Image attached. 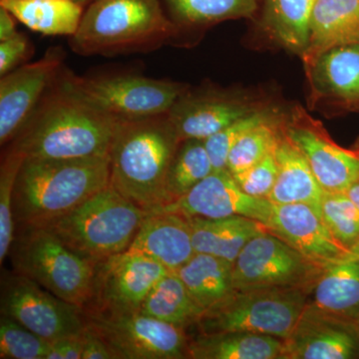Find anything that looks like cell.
<instances>
[{"mask_svg": "<svg viewBox=\"0 0 359 359\" xmlns=\"http://www.w3.org/2000/svg\"><path fill=\"white\" fill-rule=\"evenodd\" d=\"M148 214L109 184L72 211L36 226L97 263L128 250Z\"/></svg>", "mask_w": 359, "mask_h": 359, "instance_id": "cell-5", "label": "cell"}, {"mask_svg": "<svg viewBox=\"0 0 359 359\" xmlns=\"http://www.w3.org/2000/svg\"><path fill=\"white\" fill-rule=\"evenodd\" d=\"M359 43V0H316L311 20L308 51L311 65L325 51Z\"/></svg>", "mask_w": 359, "mask_h": 359, "instance_id": "cell-22", "label": "cell"}, {"mask_svg": "<svg viewBox=\"0 0 359 359\" xmlns=\"http://www.w3.org/2000/svg\"><path fill=\"white\" fill-rule=\"evenodd\" d=\"M109 184V157L25 158L14 187L15 226L63 216Z\"/></svg>", "mask_w": 359, "mask_h": 359, "instance_id": "cell-3", "label": "cell"}, {"mask_svg": "<svg viewBox=\"0 0 359 359\" xmlns=\"http://www.w3.org/2000/svg\"><path fill=\"white\" fill-rule=\"evenodd\" d=\"M121 121L71 91L58 74L8 148L25 158L109 157Z\"/></svg>", "mask_w": 359, "mask_h": 359, "instance_id": "cell-1", "label": "cell"}, {"mask_svg": "<svg viewBox=\"0 0 359 359\" xmlns=\"http://www.w3.org/2000/svg\"><path fill=\"white\" fill-rule=\"evenodd\" d=\"M271 115L266 111H255L250 114L241 118L229 126L224 127L221 131L212 135L209 138L205 139V146L211 158L214 171H224L226 169L229 154L231 148L237 143L238 139L257 125L261 124Z\"/></svg>", "mask_w": 359, "mask_h": 359, "instance_id": "cell-36", "label": "cell"}, {"mask_svg": "<svg viewBox=\"0 0 359 359\" xmlns=\"http://www.w3.org/2000/svg\"><path fill=\"white\" fill-rule=\"evenodd\" d=\"M316 0H264V25L287 50L306 55Z\"/></svg>", "mask_w": 359, "mask_h": 359, "instance_id": "cell-27", "label": "cell"}, {"mask_svg": "<svg viewBox=\"0 0 359 359\" xmlns=\"http://www.w3.org/2000/svg\"><path fill=\"white\" fill-rule=\"evenodd\" d=\"M52 342L42 339L25 325L1 314L0 358L47 359Z\"/></svg>", "mask_w": 359, "mask_h": 359, "instance_id": "cell-35", "label": "cell"}, {"mask_svg": "<svg viewBox=\"0 0 359 359\" xmlns=\"http://www.w3.org/2000/svg\"><path fill=\"white\" fill-rule=\"evenodd\" d=\"M169 271L151 257L130 250L97 262L91 297L83 311H139L149 292Z\"/></svg>", "mask_w": 359, "mask_h": 359, "instance_id": "cell-12", "label": "cell"}, {"mask_svg": "<svg viewBox=\"0 0 359 359\" xmlns=\"http://www.w3.org/2000/svg\"><path fill=\"white\" fill-rule=\"evenodd\" d=\"M283 129L325 192L344 193L359 178L358 156L337 145L325 127L304 111L297 109Z\"/></svg>", "mask_w": 359, "mask_h": 359, "instance_id": "cell-14", "label": "cell"}, {"mask_svg": "<svg viewBox=\"0 0 359 359\" xmlns=\"http://www.w3.org/2000/svg\"><path fill=\"white\" fill-rule=\"evenodd\" d=\"M188 219L195 252L221 257L231 263L252 238L266 230L264 224L243 216Z\"/></svg>", "mask_w": 359, "mask_h": 359, "instance_id": "cell-23", "label": "cell"}, {"mask_svg": "<svg viewBox=\"0 0 359 359\" xmlns=\"http://www.w3.org/2000/svg\"><path fill=\"white\" fill-rule=\"evenodd\" d=\"M82 337H83L82 359H117L108 344L88 325L85 328Z\"/></svg>", "mask_w": 359, "mask_h": 359, "instance_id": "cell-39", "label": "cell"}, {"mask_svg": "<svg viewBox=\"0 0 359 359\" xmlns=\"http://www.w3.org/2000/svg\"><path fill=\"white\" fill-rule=\"evenodd\" d=\"M62 83L98 109L119 120L140 119L169 112L188 85L135 74L78 76L63 66Z\"/></svg>", "mask_w": 359, "mask_h": 359, "instance_id": "cell-8", "label": "cell"}, {"mask_svg": "<svg viewBox=\"0 0 359 359\" xmlns=\"http://www.w3.org/2000/svg\"><path fill=\"white\" fill-rule=\"evenodd\" d=\"M128 250L178 271L196 254L189 219L173 212H149Z\"/></svg>", "mask_w": 359, "mask_h": 359, "instance_id": "cell-19", "label": "cell"}, {"mask_svg": "<svg viewBox=\"0 0 359 359\" xmlns=\"http://www.w3.org/2000/svg\"><path fill=\"white\" fill-rule=\"evenodd\" d=\"M311 289L235 290L201 316L199 334L245 332L289 339L306 311Z\"/></svg>", "mask_w": 359, "mask_h": 359, "instance_id": "cell-7", "label": "cell"}, {"mask_svg": "<svg viewBox=\"0 0 359 359\" xmlns=\"http://www.w3.org/2000/svg\"><path fill=\"white\" fill-rule=\"evenodd\" d=\"M283 125L273 117L245 132L231 148L226 169L231 175L254 166L275 150Z\"/></svg>", "mask_w": 359, "mask_h": 359, "instance_id": "cell-32", "label": "cell"}, {"mask_svg": "<svg viewBox=\"0 0 359 359\" xmlns=\"http://www.w3.org/2000/svg\"><path fill=\"white\" fill-rule=\"evenodd\" d=\"M0 6L26 27L43 35H67L77 32L83 6L75 0H0Z\"/></svg>", "mask_w": 359, "mask_h": 359, "instance_id": "cell-26", "label": "cell"}, {"mask_svg": "<svg viewBox=\"0 0 359 359\" xmlns=\"http://www.w3.org/2000/svg\"><path fill=\"white\" fill-rule=\"evenodd\" d=\"M75 1L84 6H86V4H90L91 2L95 1V0H75Z\"/></svg>", "mask_w": 359, "mask_h": 359, "instance_id": "cell-44", "label": "cell"}, {"mask_svg": "<svg viewBox=\"0 0 359 359\" xmlns=\"http://www.w3.org/2000/svg\"><path fill=\"white\" fill-rule=\"evenodd\" d=\"M0 292V313L48 341L77 337L87 327L83 309L14 271L2 273Z\"/></svg>", "mask_w": 359, "mask_h": 359, "instance_id": "cell-10", "label": "cell"}, {"mask_svg": "<svg viewBox=\"0 0 359 359\" xmlns=\"http://www.w3.org/2000/svg\"><path fill=\"white\" fill-rule=\"evenodd\" d=\"M177 26H204L235 18H252L257 0H166Z\"/></svg>", "mask_w": 359, "mask_h": 359, "instance_id": "cell-30", "label": "cell"}, {"mask_svg": "<svg viewBox=\"0 0 359 359\" xmlns=\"http://www.w3.org/2000/svg\"><path fill=\"white\" fill-rule=\"evenodd\" d=\"M354 332H355L356 339H358L359 344V320L358 321V323H356L355 327H354Z\"/></svg>", "mask_w": 359, "mask_h": 359, "instance_id": "cell-45", "label": "cell"}, {"mask_svg": "<svg viewBox=\"0 0 359 359\" xmlns=\"http://www.w3.org/2000/svg\"><path fill=\"white\" fill-rule=\"evenodd\" d=\"M273 205L269 200L257 199L245 194L233 175L224 170L212 172L192 190L157 211L177 212L186 218L243 216L266 226L271 218Z\"/></svg>", "mask_w": 359, "mask_h": 359, "instance_id": "cell-15", "label": "cell"}, {"mask_svg": "<svg viewBox=\"0 0 359 359\" xmlns=\"http://www.w3.org/2000/svg\"><path fill=\"white\" fill-rule=\"evenodd\" d=\"M139 311L185 330L196 327L205 313L194 301L185 283L175 271H169L156 283Z\"/></svg>", "mask_w": 359, "mask_h": 359, "instance_id": "cell-28", "label": "cell"}, {"mask_svg": "<svg viewBox=\"0 0 359 359\" xmlns=\"http://www.w3.org/2000/svg\"><path fill=\"white\" fill-rule=\"evenodd\" d=\"M304 314L354 330L359 320V259L325 266L309 290Z\"/></svg>", "mask_w": 359, "mask_h": 359, "instance_id": "cell-18", "label": "cell"}, {"mask_svg": "<svg viewBox=\"0 0 359 359\" xmlns=\"http://www.w3.org/2000/svg\"><path fill=\"white\" fill-rule=\"evenodd\" d=\"M344 259H359V240L351 249L347 250ZM344 259H342V261H344Z\"/></svg>", "mask_w": 359, "mask_h": 359, "instance_id": "cell-43", "label": "cell"}, {"mask_svg": "<svg viewBox=\"0 0 359 359\" xmlns=\"http://www.w3.org/2000/svg\"><path fill=\"white\" fill-rule=\"evenodd\" d=\"M283 342L282 359H349L359 351L353 328L306 314Z\"/></svg>", "mask_w": 359, "mask_h": 359, "instance_id": "cell-20", "label": "cell"}, {"mask_svg": "<svg viewBox=\"0 0 359 359\" xmlns=\"http://www.w3.org/2000/svg\"><path fill=\"white\" fill-rule=\"evenodd\" d=\"M276 175L278 163L273 150L254 166L233 177L238 187L250 197L268 200L275 186Z\"/></svg>", "mask_w": 359, "mask_h": 359, "instance_id": "cell-37", "label": "cell"}, {"mask_svg": "<svg viewBox=\"0 0 359 359\" xmlns=\"http://www.w3.org/2000/svg\"><path fill=\"white\" fill-rule=\"evenodd\" d=\"M353 152L355 153V154L358 155L359 157V147L358 149H356L355 151H353Z\"/></svg>", "mask_w": 359, "mask_h": 359, "instance_id": "cell-46", "label": "cell"}, {"mask_svg": "<svg viewBox=\"0 0 359 359\" xmlns=\"http://www.w3.org/2000/svg\"><path fill=\"white\" fill-rule=\"evenodd\" d=\"M266 228L321 268L342 261L347 252L309 205H273Z\"/></svg>", "mask_w": 359, "mask_h": 359, "instance_id": "cell-16", "label": "cell"}, {"mask_svg": "<svg viewBox=\"0 0 359 359\" xmlns=\"http://www.w3.org/2000/svg\"><path fill=\"white\" fill-rule=\"evenodd\" d=\"M278 175L268 200L273 205L306 204L320 212L325 191L308 161L282 130L275 149Z\"/></svg>", "mask_w": 359, "mask_h": 359, "instance_id": "cell-21", "label": "cell"}, {"mask_svg": "<svg viewBox=\"0 0 359 359\" xmlns=\"http://www.w3.org/2000/svg\"><path fill=\"white\" fill-rule=\"evenodd\" d=\"M244 100L216 90H187L168 112L180 140H205L241 118L255 112Z\"/></svg>", "mask_w": 359, "mask_h": 359, "instance_id": "cell-17", "label": "cell"}, {"mask_svg": "<svg viewBox=\"0 0 359 359\" xmlns=\"http://www.w3.org/2000/svg\"><path fill=\"white\" fill-rule=\"evenodd\" d=\"M309 67L325 93L342 100L359 99V43L330 49Z\"/></svg>", "mask_w": 359, "mask_h": 359, "instance_id": "cell-29", "label": "cell"}, {"mask_svg": "<svg viewBox=\"0 0 359 359\" xmlns=\"http://www.w3.org/2000/svg\"><path fill=\"white\" fill-rule=\"evenodd\" d=\"M283 339L245 332L199 334L190 339L188 358L282 359Z\"/></svg>", "mask_w": 359, "mask_h": 359, "instance_id": "cell-24", "label": "cell"}, {"mask_svg": "<svg viewBox=\"0 0 359 359\" xmlns=\"http://www.w3.org/2000/svg\"><path fill=\"white\" fill-rule=\"evenodd\" d=\"M82 335L83 334L52 342L47 359H82V353H83Z\"/></svg>", "mask_w": 359, "mask_h": 359, "instance_id": "cell-40", "label": "cell"}, {"mask_svg": "<svg viewBox=\"0 0 359 359\" xmlns=\"http://www.w3.org/2000/svg\"><path fill=\"white\" fill-rule=\"evenodd\" d=\"M323 269L266 229L233 262V289L311 290Z\"/></svg>", "mask_w": 359, "mask_h": 359, "instance_id": "cell-11", "label": "cell"}, {"mask_svg": "<svg viewBox=\"0 0 359 359\" xmlns=\"http://www.w3.org/2000/svg\"><path fill=\"white\" fill-rule=\"evenodd\" d=\"M212 172L214 167L205 142L198 139L182 141L168 172L167 192L170 204L192 190Z\"/></svg>", "mask_w": 359, "mask_h": 359, "instance_id": "cell-31", "label": "cell"}, {"mask_svg": "<svg viewBox=\"0 0 359 359\" xmlns=\"http://www.w3.org/2000/svg\"><path fill=\"white\" fill-rule=\"evenodd\" d=\"M320 215L335 240L346 250L359 240V209L346 193H327Z\"/></svg>", "mask_w": 359, "mask_h": 359, "instance_id": "cell-34", "label": "cell"}, {"mask_svg": "<svg viewBox=\"0 0 359 359\" xmlns=\"http://www.w3.org/2000/svg\"><path fill=\"white\" fill-rule=\"evenodd\" d=\"M25 156L7 148L0 165V263L8 257L15 233L13 200L14 187Z\"/></svg>", "mask_w": 359, "mask_h": 359, "instance_id": "cell-33", "label": "cell"}, {"mask_svg": "<svg viewBox=\"0 0 359 359\" xmlns=\"http://www.w3.org/2000/svg\"><path fill=\"white\" fill-rule=\"evenodd\" d=\"M8 257L13 271L59 299L84 309L91 297L95 264L42 226H16Z\"/></svg>", "mask_w": 359, "mask_h": 359, "instance_id": "cell-6", "label": "cell"}, {"mask_svg": "<svg viewBox=\"0 0 359 359\" xmlns=\"http://www.w3.org/2000/svg\"><path fill=\"white\" fill-rule=\"evenodd\" d=\"M180 143L168 113L122 120L109 153L110 185L148 212L170 204L168 172Z\"/></svg>", "mask_w": 359, "mask_h": 359, "instance_id": "cell-2", "label": "cell"}, {"mask_svg": "<svg viewBox=\"0 0 359 359\" xmlns=\"http://www.w3.org/2000/svg\"><path fill=\"white\" fill-rule=\"evenodd\" d=\"M32 52V44L23 33L18 32L11 39L0 41V76L18 68L29 59Z\"/></svg>", "mask_w": 359, "mask_h": 359, "instance_id": "cell-38", "label": "cell"}, {"mask_svg": "<svg viewBox=\"0 0 359 359\" xmlns=\"http://www.w3.org/2000/svg\"><path fill=\"white\" fill-rule=\"evenodd\" d=\"M344 193L359 209V178Z\"/></svg>", "mask_w": 359, "mask_h": 359, "instance_id": "cell-42", "label": "cell"}, {"mask_svg": "<svg viewBox=\"0 0 359 359\" xmlns=\"http://www.w3.org/2000/svg\"><path fill=\"white\" fill-rule=\"evenodd\" d=\"M14 20L15 18L13 14L0 6V41H4L18 34Z\"/></svg>", "mask_w": 359, "mask_h": 359, "instance_id": "cell-41", "label": "cell"}, {"mask_svg": "<svg viewBox=\"0 0 359 359\" xmlns=\"http://www.w3.org/2000/svg\"><path fill=\"white\" fill-rule=\"evenodd\" d=\"M65 53L59 47L43 57L7 73L0 80V144L15 138L26 120L39 105L45 92L62 69Z\"/></svg>", "mask_w": 359, "mask_h": 359, "instance_id": "cell-13", "label": "cell"}, {"mask_svg": "<svg viewBox=\"0 0 359 359\" xmlns=\"http://www.w3.org/2000/svg\"><path fill=\"white\" fill-rule=\"evenodd\" d=\"M233 264L211 255L196 252L178 271L194 301L209 311L233 294Z\"/></svg>", "mask_w": 359, "mask_h": 359, "instance_id": "cell-25", "label": "cell"}, {"mask_svg": "<svg viewBox=\"0 0 359 359\" xmlns=\"http://www.w3.org/2000/svg\"><path fill=\"white\" fill-rule=\"evenodd\" d=\"M87 325L101 337L117 359L188 358L186 330L131 313L84 311Z\"/></svg>", "mask_w": 359, "mask_h": 359, "instance_id": "cell-9", "label": "cell"}, {"mask_svg": "<svg viewBox=\"0 0 359 359\" xmlns=\"http://www.w3.org/2000/svg\"><path fill=\"white\" fill-rule=\"evenodd\" d=\"M179 34L160 0H95L70 36L82 56H115L157 50Z\"/></svg>", "mask_w": 359, "mask_h": 359, "instance_id": "cell-4", "label": "cell"}]
</instances>
